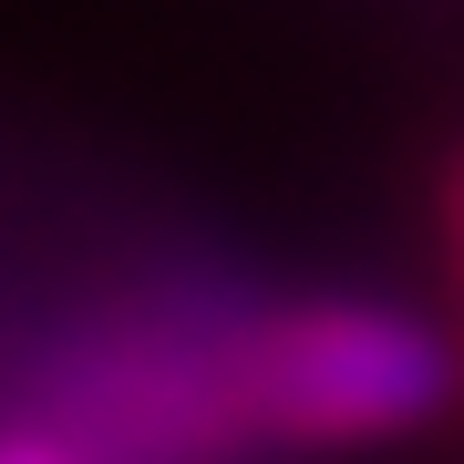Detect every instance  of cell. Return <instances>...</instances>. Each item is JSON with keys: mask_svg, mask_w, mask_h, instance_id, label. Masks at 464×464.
<instances>
[{"mask_svg": "<svg viewBox=\"0 0 464 464\" xmlns=\"http://www.w3.org/2000/svg\"><path fill=\"white\" fill-rule=\"evenodd\" d=\"M444 268H454V351H464V145L444 166Z\"/></svg>", "mask_w": 464, "mask_h": 464, "instance_id": "cell-2", "label": "cell"}, {"mask_svg": "<svg viewBox=\"0 0 464 464\" xmlns=\"http://www.w3.org/2000/svg\"><path fill=\"white\" fill-rule=\"evenodd\" d=\"M0 464H83V454L52 444V433H0Z\"/></svg>", "mask_w": 464, "mask_h": 464, "instance_id": "cell-3", "label": "cell"}, {"mask_svg": "<svg viewBox=\"0 0 464 464\" xmlns=\"http://www.w3.org/2000/svg\"><path fill=\"white\" fill-rule=\"evenodd\" d=\"M217 392L268 444H402L464 402V351L402 299H279L227 341Z\"/></svg>", "mask_w": 464, "mask_h": 464, "instance_id": "cell-1", "label": "cell"}]
</instances>
